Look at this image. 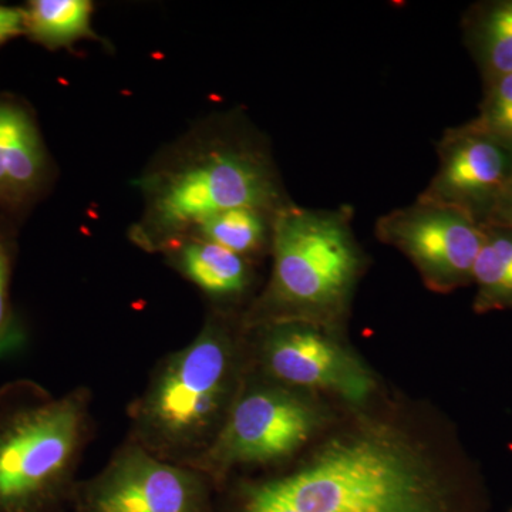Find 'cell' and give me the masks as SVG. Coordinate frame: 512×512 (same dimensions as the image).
<instances>
[{"label":"cell","instance_id":"d6986e66","mask_svg":"<svg viewBox=\"0 0 512 512\" xmlns=\"http://www.w3.org/2000/svg\"><path fill=\"white\" fill-rule=\"evenodd\" d=\"M25 35V10L0 5V46Z\"/></svg>","mask_w":512,"mask_h":512},{"label":"cell","instance_id":"7a4b0ae2","mask_svg":"<svg viewBox=\"0 0 512 512\" xmlns=\"http://www.w3.org/2000/svg\"><path fill=\"white\" fill-rule=\"evenodd\" d=\"M242 319L215 313L190 345L158 363L131 403V441L168 463L190 466L217 439L244 384Z\"/></svg>","mask_w":512,"mask_h":512},{"label":"cell","instance_id":"277c9868","mask_svg":"<svg viewBox=\"0 0 512 512\" xmlns=\"http://www.w3.org/2000/svg\"><path fill=\"white\" fill-rule=\"evenodd\" d=\"M353 218L350 205L323 210L291 202L276 212L271 278L242 318L245 329L303 322L342 336L369 262Z\"/></svg>","mask_w":512,"mask_h":512},{"label":"cell","instance_id":"5bb4252c","mask_svg":"<svg viewBox=\"0 0 512 512\" xmlns=\"http://www.w3.org/2000/svg\"><path fill=\"white\" fill-rule=\"evenodd\" d=\"M466 32L487 84L512 73V0L478 9L467 19Z\"/></svg>","mask_w":512,"mask_h":512},{"label":"cell","instance_id":"8992f818","mask_svg":"<svg viewBox=\"0 0 512 512\" xmlns=\"http://www.w3.org/2000/svg\"><path fill=\"white\" fill-rule=\"evenodd\" d=\"M328 420L325 407L306 392L268 379L252 386L244 382L217 439L187 467L201 471L220 491L235 468L293 456Z\"/></svg>","mask_w":512,"mask_h":512},{"label":"cell","instance_id":"ac0fdd59","mask_svg":"<svg viewBox=\"0 0 512 512\" xmlns=\"http://www.w3.org/2000/svg\"><path fill=\"white\" fill-rule=\"evenodd\" d=\"M476 123L512 147V73L487 84Z\"/></svg>","mask_w":512,"mask_h":512},{"label":"cell","instance_id":"52a82bcc","mask_svg":"<svg viewBox=\"0 0 512 512\" xmlns=\"http://www.w3.org/2000/svg\"><path fill=\"white\" fill-rule=\"evenodd\" d=\"M252 330L265 379L301 392L333 394L352 406H365L375 396V373L342 336L303 322L266 323Z\"/></svg>","mask_w":512,"mask_h":512},{"label":"cell","instance_id":"8fae6325","mask_svg":"<svg viewBox=\"0 0 512 512\" xmlns=\"http://www.w3.org/2000/svg\"><path fill=\"white\" fill-rule=\"evenodd\" d=\"M45 144L32 111L0 94V217H18L42 194L47 180Z\"/></svg>","mask_w":512,"mask_h":512},{"label":"cell","instance_id":"30bf717a","mask_svg":"<svg viewBox=\"0 0 512 512\" xmlns=\"http://www.w3.org/2000/svg\"><path fill=\"white\" fill-rule=\"evenodd\" d=\"M436 151L439 167L419 197L487 224L512 181V147L473 120L447 128Z\"/></svg>","mask_w":512,"mask_h":512},{"label":"cell","instance_id":"6da1fadb","mask_svg":"<svg viewBox=\"0 0 512 512\" xmlns=\"http://www.w3.org/2000/svg\"><path fill=\"white\" fill-rule=\"evenodd\" d=\"M214 512H471L416 441L369 424L328 441L285 476L221 488Z\"/></svg>","mask_w":512,"mask_h":512},{"label":"cell","instance_id":"4fadbf2b","mask_svg":"<svg viewBox=\"0 0 512 512\" xmlns=\"http://www.w3.org/2000/svg\"><path fill=\"white\" fill-rule=\"evenodd\" d=\"M473 284L477 289L474 311H512V229L485 225Z\"/></svg>","mask_w":512,"mask_h":512},{"label":"cell","instance_id":"9c48e42d","mask_svg":"<svg viewBox=\"0 0 512 512\" xmlns=\"http://www.w3.org/2000/svg\"><path fill=\"white\" fill-rule=\"evenodd\" d=\"M375 235L402 252L427 289L450 293L473 284L485 225L447 205L417 197L377 218Z\"/></svg>","mask_w":512,"mask_h":512},{"label":"cell","instance_id":"ba28073f","mask_svg":"<svg viewBox=\"0 0 512 512\" xmlns=\"http://www.w3.org/2000/svg\"><path fill=\"white\" fill-rule=\"evenodd\" d=\"M217 487L195 468L168 463L128 440L77 484L73 512H214Z\"/></svg>","mask_w":512,"mask_h":512},{"label":"cell","instance_id":"e0dca14e","mask_svg":"<svg viewBox=\"0 0 512 512\" xmlns=\"http://www.w3.org/2000/svg\"><path fill=\"white\" fill-rule=\"evenodd\" d=\"M15 256L12 227L6 218L0 217V359L15 355L26 342L25 328L10 295Z\"/></svg>","mask_w":512,"mask_h":512},{"label":"cell","instance_id":"7c38bea8","mask_svg":"<svg viewBox=\"0 0 512 512\" xmlns=\"http://www.w3.org/2000/svg\"><path fill=\"white\" fill-rule=\"evenodd\" d=\"M171 256L175 268L215 301L237 303L254 285V262L204 239L181 242Z\"/></svg>","mask_w":512,"mask_h":512},{"label":"cell","instance_id":"9a60e30c","mask_svg":"<svg viewBox=\"0 0 512 512\" xmlns=\"http://www.w3.org/2000/svg\"><path fill=\"white\" fill-rule=\"evenodd\" d=\"M275 215L258 208H232L205 221L192 238L220 245L254 262L271 252Z\"/></svg>","mask_w":512,"mask_h":512},{"label":"cell","instance_id":"2e32d148","mask_svg":"<svg viewBox=\"0 0 512 512\" xmlns=\"http://www.w3.org/2000/svg\"><path fill=\"white\" fill-rule=\"evenodd\" d=\"M23 10L25 35L47 49L70 46L93 35V5L87 0H32Z\"/></svg>","mask_w":512,"mask_h":512},{"label":"cell","instance_id":"ffe728a7","mask_svg":"<svg viewBox=\"0 0 512 512\" xmlns=\"http://www.w3.org/2000/svg\"><path fill=\"white\" fill-rule=\"evenodd\" d=\"M485 225L512 229V181L501 195Z\"/></svg>","mask_w":512,"mask_h":512},{"label":"cell","instance_id":"3957f363","mask_svg":"<svg viewBox=\"0 0 512 512\" xmlns=\"http://www.w3.org/2000/svg\"><path fill=\"white\" fill-rule=\"evenodd\" d=\"M143 190L146 210L131 235L147 251H171L220 212H278L293 202L265 141L239 124L214 130L194 150L148 175Z\"/></svg>","mask_w":512,"mask_h":512},{"label":"cell","instance_id":"5b68a950","mask_svg":"<svg viewBox=\"0 0 512 512\" xmlns=\"http://www.w3.org/2000/svg\"><path fill=\"white\" fill-rule=\"evenodd\" d=\"M92 433V394L63 396L33 380L0 387V512L72 508L77 471Z\"/></svg>","mask_w":512,"mask_h":512}]
</instances>
